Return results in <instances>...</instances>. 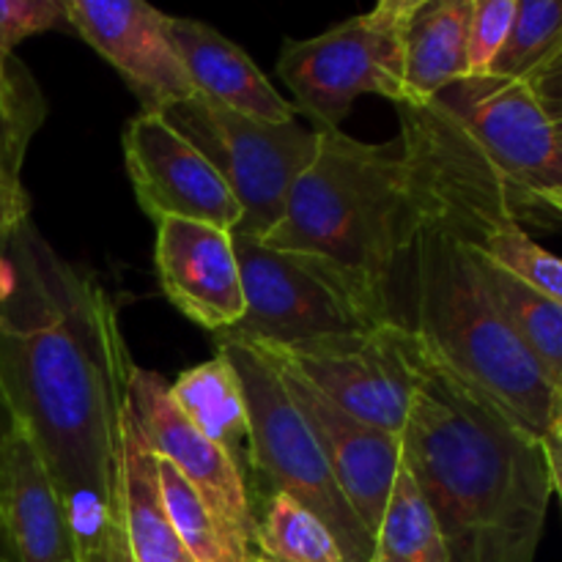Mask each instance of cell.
Wrapping results in <instances>:
<instances>
[{
	"mask_svg": "<svg viewBox=\"0 0 562 562\" xmlns=\"http://www.w3.org/2000/svg\"><path fill=\"white\" fill-rule=\"evenodd\" d=\"M135 368L88 269L31 223L0 241V390L64 499L82 562H126L121 459Z\"/></svg>",
	"mask_w": 562,
	"mask_h": 562,
	"instance_id": "obj_1",
	"label": "cell"
},
{
	"mask_svg": "<svg viewBox=\"0 0 562 562\" xmlns=\"http://www.w3.org/2000/svg\"><path fill=\"white\" fill-rule=\"evenodd\" d=\"M401 450L450 562H536L552 499L543 445L426 351Z\"/></svg>",
	"mask_w": 562,
	"mask_h": 562,
	"instance_id": "obj_2",
	"label": "cell"
},
{
	"mask_svg": "<svg viewBox=\"0 0 562 562\" xmlns=\"http://www.w3.org/2000/svg\"><path fill=\"white\" fill-rule=\"evenodd\" d=\"M398 140L415 179L417 225L395 263V322L541 442L560 417L562 393L488 294L428 159L409 137Z\"/></svg>",
	"mask_w": 562,
	"mask_h": 562,
	"instance_id": "obj_3",
	"label": "cell"
},
{
	"mask_svg": "<svg viewBox=\"0 0 562 562\" xmlns=\"http://www.w3.org/2000/svg\"><path fill=\"white\" fill-rule=\"evenodd\" d=\"M415 212V179L398 137L362 143L340 130L318 132L283 217L258 241L333 263L395 318L393 274Z\"/></svg>",
	"mask_w": 562,
	"mask_h": 562,
	"instance_id": "obj_4",
	"label": "cell"
},
{
	"mask_svg": "<svg viewBox=\"0 0 562 562\" xmlns=\"http://www.w3.org/2000/svg\"><path fill=\"white\" fill-rule=\"evenodd\" d=\"M234 362L250 415L256 497L285 494L311 510L338 541L346 562H373V536L340 492L327 456L285 390L278 368L258 349L236 340L217 344Z\"/></svg>",
	"mask_w": 562,
	"mask_h": 562,
	"instance_id": "obj_5",
	"label": "cell"
},
{
	"mask_svg": "<svg viewBox=\"0 0 562 562\" xmlns=\"http://www.w3.org/2000/svg\"><path fill=\"white\" fill-rule=\"evenodd\" d=\"M239 258L245 316L217 344L289 349L329 335L371 333L395 322L349 274L322 258L269 247L250 236L234 234Z\"/></svg>",
	"mask_w": 562,
	"mask_h": 562,
	"instance_id": "obj_6",
	"label": "cell"
},
{
	"mask_svg": "<svg viewBox=\"0 0 562 562\" xmlns=\"http://www.w3.org/2000/svg\"><path fill=\"white\" fill-rule=\"evenodd\" d=\"M417 0H382L322 36L283 44L278 71L318 132H338L366 93L404 104V31Z\"/></svg>",
	"mask_w": 562,
	"mask_h": 562,
	"instance_id": "obj_7",
	"label": "cell"
},
{
	"mask_svg": "<svg viewBox=\"0 0 562 562\" xmlns=\"http://www.w3.org/2000/svg\"><path fill=\"white\" fill-rule=\"evenodd\" d=\"M162 115L201 148L234 192L241 209L234 234L263 239L280 223L291 187L316 154L318 130L307 132L296 121L267 124L198 93Z\"/></svg>",
	"mask_w": 562,
	"mask_h": 562,
	"instance_id": "obj_8",
	"label": "cell"
},
{
	"mask_svg": "<svg viewBox=\"0 0 562 562\" xmlns=\"http://www.w3.org/2000/svg\"><path fill=\"white\" fill-rule=\"evenodd\" d=\"M263 357L300 376L357 420L401 437L423 371V349L398 322L371 333L329 335Z\"/></svg>",
	"mask_w": 562,
	"mask_h": 562,
	"instance_id": "obj_9",
	"label": "cell"
},
{
	"mask_svg": "<svg viewBox=\"0 0 562 562\" xmlns=\"http://www.w3.org/2000/svg\"><path fill=\"white\" fill-rule=\"evenodd\" d=\"M475 140L514 192L525 223L552 214L543 198L562 192V148L552 115L530 82L464 77L431 99ZM558 217V214H552Z\"/></svg>",
	"mask_w": 562,
	"mask_h": 562,
	"instance_id": "obj_10",
	"label": "cell"
},
{
	"mask_svg": "<svg viewBox=\"0 0 562 562\" xmlns=\"http://www.w3.org/2000/svg\"><path fill=\"white\" fill-rule=\"evenodd\" d=\"M124 162L143 214L154 223L195 220L234 234L241 209L223 176L162 113L126 124Z\"/></svg>",
	"mask_w": 562,
	"mask_h": 562,
	"instance_id": "obj_11",
	"label": "cell"
},
{
	"mask_svg": "<svg viewBox=\"0 0 562 562\" xmlns=\"http://www.w3.org/2000/svg\"><path fill=\"white\" fill-rule=\"evenodd\" d=\"M69 27L91 44L140 99L143 113H165L195 97L170 38V16L140 0H66Z\"/></svg>",
	"mask_w": 562,
	"mask_h": 562,
	"instance_id": "obj_12",
	"label": "cell"
},
{
	"mask_svg": "<svg viewBox=\"0 0 562 562\" xmlns=\"http://www.w3.org/2000/svg\"><path fill=\"white\" fill-rule=\"evenodd\" d=\"M132 415L148 448L184 475L203 499L217 525L252 552V503L234 461L209 442L176 406L170 384L157 371L135 368L132 376Z\"/></svg>",
	"mask_w": 562,
	"mask_h": 562,
	"instance_id": "obj_13",
	"label": "cell"
},
{
	"mask_svg": "<svg viewBox=\"0 0 562 562\" xmlns=\"http://www.w3.org/2000/svg\"><path fill=\"white\" fill-rule=\"evenodd\" d=\"M154 258L165 296L190 322L214 335L241 322L247 305L231 231L195 220H162Z\"/></svg>",
	"mask_w": 562,
	"mask_h": 562,
	"instance_id": "obj_14",
	"label": "cell"
},
{
	"mask_svg": "<svg viewBox=\"0 0 562 562\" xmlns=\"http://www.w3.org/2000/svg\"><path fill=\"white\" fill-rule=\"evenodd\" d=\"M272 366L278 368L296 409L302 412L318 448L327 456V464L344 497L349 499L368 532L376 536L379 519H382V510L387 505L390 492H393L395 475L404 464L401 437L357 420L349 412L324 398L311 384L302 382L300 376L280 368L278 362H272Z\"/></svg>",
	"mask_w": 562,
	"mask_h": 562,
	"instance_id": "obj_15",
	"label": "cell"
},
{
	"mask_svg": "<svg viewBox=\"0 0 562 562\" xmlns=\"http://www.w3.org/2000/svg\"><path fill=\"white\" fill-rule=\"evenodd\" d=\"M0 549L3 562H82L64 499L22 431L0 483Z\"/></svg>",
	"mask_w": 562,
	"mask_h": 562,
	"instance_id": "obj_16",
	"label": "cell"
},
{
	"mask_svg": "<svg viewBox=\"0 0 562 562\" xmlns=\"http://www.w3.org/2000/svg\"><path fill=\"white\" fill-rule=\"evenodd\" d=\"M170 38L179 49L198 97L267 124H291L296 108L285 102L250 55L201 20L170 16Z\"/></svg>",
	"mask_w": 562,
	"mask_h": 562,
	"instance_id": "obj_17",
	"label": "cell"
},
{
	"mask_svg": "<svg viewBox=\"0 0 562 562\" xmlns=\"http://www.w3.org/2000/svg\"><path fill=\"white\" fill-rule=\"evenodd\" d=\"M170 395L181 415L234 461L252 503L256 472H252L250 415H247L239 373L228 355L217 349L212 360L181 371L179 379L170 384Z\"/></svg>",
	"mask_w": 562,
	"mask_h": 562,
	"instance_id": "obj_18",
	"label": "cell"
},
{
	"mask_svg": "<svg viewBox=\"0 0 562 562\" xmlns=\"http://www.w3.org/2000/svg\"><path fill=\"white\" fill-rule=\"evenodd\" d=\"M472 3L417 0L404 31V104H428L450 82L470 77Z\"/></svg>",
	"mask_w": 562,
	"mask_h": 562,
	"instance_id": "obj_19",
	"label": "cell"
},
{
	"mask_svg": "<svg viewBox=\"0 0 562 562\" xmlns=\"http://www.w3.org/2000/svg\"><path fill=\"white\" fill-rule=\"evenodd\" d=\"M121 538L126 562H195L181 547L159 486L157 456L143 439L135 415L126 417L121 459Z\"/></svg>",
	"mask_w": 562,
	"mask_h": 562,
	"instance_id": "obj_20",
	"label": "cell"
},
{
	"mask_svg": "<svg viewBox=\"0 0 562 562\" xmlns=\"http://www.w3.org/2000/svg\"><path fill=\"white\" fill-rule=\"evenodd\" d=\"M44 115L47 102L36 77L16 55L0 53V241L31 223V195L22 184V165Z\"/></svg>",
	"mask_w": 562,
	"mask_h": 562,
	"instance_id": "obj_21",
	"label": "cell"
},
{
	"mask_svg": "<svg viewBox=\"0 0 562 562\" xmlns=\"http://www.w3.org/2000/svg\"><path fill=\"white\" fill-rule=\"evenodd\" d=\"M470 252L472 258H475L477 272H481L488 294L494 296V302H497L499 311L505 313L510 327H514L516 335L525 340L530 355L541 362L547 376L552 379L554 387L562 393V302L538 294L536 289H530V285L521 283L519 278H514L510 272L499 269L497 263L483 258L481 252H475L472 247Z\"/></svg>",
	"mask_w": 562,
	"mask_h": 562,
	"instance_id": "obj_22",
	"label": "cell"
},
{
	"mask_svg": "<svg viewBox=\"0 0 562 562\" xmlns=\"http://www.w3.org/2000/svg\"><path fill=\"white\" fill-rule=\"evenodd\" d=\"M373 562H450L437 516L428 508L406 464H401L379 519Z\"/></svg>",
	"mask_w": 562,
	"mask_h": 562,
	"instance_id": "obj_23",
	"label": "cell"
},
{
	"mask_svg": "<svg viewBox=\"0 0 562 562\" xmlns=\"http://www.w3.org/2000/svg\"><path fill=\"white\" fill-rule=\"evenodd\" d=\"M252 519L256 558L269 562H346L333 532L285 494H269Z\"/></svg>",
	"mask_w": 562,
	"mask_h": 562,
	"instance_id": "obj_24",
	"label": "cell"
},
{
	"mask_svg": "<svg viewBox=\"0 0 562 562\" xmlns=\"http://www.w3.org/2000/svg\"><path fill=\"white\" fill-rule=\"evenodd\" d=\"M159 467V486H162L165 510L170 516L176 536L181 547L187 549L195 562H252L256 554L241 549L223 527L217 525L203 499L198 497L195 488L184 481L173 464L157 459Z\"/></svg>",
	"mask_w": 562,
	"mask_h": 562,
	"instance_id": "obj_25",
	"label": "cell"
},
{
	"mask_svg": "<svg viewBox=\"0 0 562 562\" xmlns=\"http://www.w3.org/2000/svg\"><path fill=\"white\" fill-rule=\"evenodd\" d=\"M562 53V0H516L514 25L488 75L530 82Z\"/></svg>",
	"mask_w": 562,
	"mask_h": 562,
	"instance_id": "obj_26",
	"label": "cell"
},
{
	"mask_svg": "<svg viewBox=\"0 0 562 562\" xmlns=\"http://www.w3.org/2000/svg\"><path fill=\"white\" fill-rule=\"evenodd\" d=\"M516 0H475L470 20V77L492 71L514 25Z\"/></svg>",
	"mask_w": 562,
	"mask_h": 562,
	"instance_id": "obj_27",
	"label": "cell"
},
{
	"mask_svg": "<svg viewBox=\"0 0 562 562\" xmlns=\"http://www.w3.org/2000/svg\"><path fill=\"white\" fill-rule=\"evenodd\" d=\"M55 27H69L66 0H0V53L14 55L16 44Z\"/></svg>",
	"mask_w": 562,
	"mask_h": 562,
	"instance_id": "obj_28",
	"label": "cell"
},
{
	"mask_svg": "<svg viewBox=\"0 0 562 562\" xmlns=\"http://www.w3.org/2000/svg\"><path fill=\"white\" fill-rule=\"evenodd\" d=\"M530 88L536 91L538 102L543 104L552 119L562 115V53L549 66H543L536 77L530 80Z\"/></svg>",
	"mask_w": 562,
	"mask_h": 562,
	"instance_id": "obj_29",
	"label": "cell"
},
{
	"mask_svg": "<svg viewBox=\"0 0 562 562\" xmlns=\"http://www.w3.org/2000/svg\"><path fill=\"white\" fill-rule=\"evenodd\" d=\"M543 456H547L549 467V481H552V494H558L560 508H562V412L558 420L552 423L547 437L541 439Z\"/></svg>",
	"mask_w": 562,
	"mask_h": 562,
	"instance_id": "obj_30",
	"label": "cell"
},
{
	"mask_svg": "<svg viewBox=\"0 0 562 562\" xmlns=\"http://www.w3.org/2000/svg\"><path fill=\"white\" fill-rule=\"evenodd\" d=\"M20 434V426L14 420V412H11L9 401H5L3 390H0V483H3V472H5V459H9L11 442Z\"/></svg>",
	"mask_w": 562,
	"mask_h": 562,
	"instance_id": "obj_31",
	"label": "cell"
},
{
	"mask_svg": "<svg viewBox=\"0 0 562 562\" xmlns=\"http://www.w3.org/2000/svg\"><path fill=\"white\" fill-rule=\"evenodd\" d=\"M543 206H547L549 212H552L554 206H562V192H552V195L543 198ZM552 214H554V212H552Z\"/></svg>",
	"mask_w": 562,
	"mask_h": 562,
	"instance_id": "obj_32",
	"label": "cell"
},
{
	"mask_svg": "<svg viewBox=\"0 0 562 562\" xmlns=\"http://www.w3.org/2000/svg\"><path fill=\"white\" fill-rule=\"evenodd\" d=\"M552 121H554V132H558L560 148H562V115H560V119H552Z\"/></svg>",
	"mask_w": 562,
	"mask_h": 562,
	"instance_id": "obj_33",
	"label": "cell"
},
{
	"mask_svg": "<svg viewBox=\"0 0 562 562\" xmlns=\"http://www.w3.org/2000/svg\"><path fill=\"white\" fill-rule=\"evenodd\" d=\"M552 212H554V214H558V217H562V206H554V209H552Z\"/></svg>",
	"mask_w": 562,
	"mask_h": 562,
	"instance_id": "obj_34",
	"label": "cell"
},
{
	"mask_svg": "<svg viewBox=\"0 0 562 562\" xmlns=\"http://www.w3.org/2000/svg\"><path fill=\"white\" fill-rule=\"evenodd\" d=\"M252 562H269V560H261V558H252Z\"/></svg>",
	"mask_w": 562,
	"mask_h": 562,
	"instance_id": "obj_35",
	"label": "cell"
},
{
	"mask_svg": "<svg viewBox=\"0 0 562 562\" xmlns=\"http://www.w3.org/2000/svg\"><path fill=\"white\" fill-rule=\"evenodd\" d=\"M0 562H3V549H0Z\"/></svg>",
	"mask_w": 562,
	"mask_h": 562,
	"instance_id": "obj_36",
	"label": "cell"
}]
</instances>
